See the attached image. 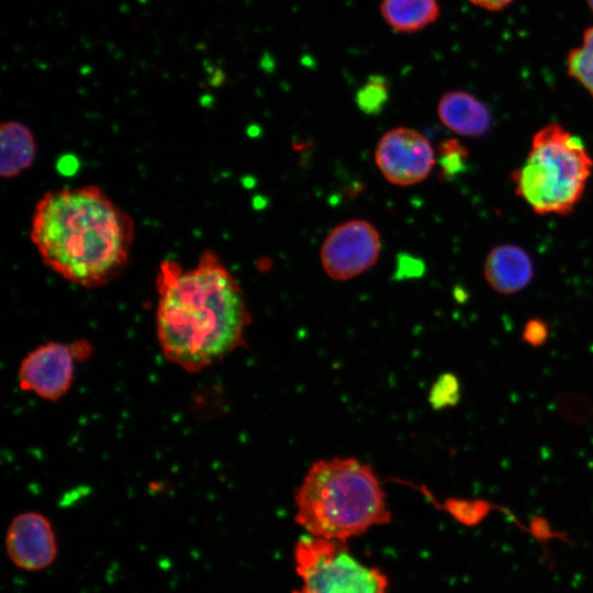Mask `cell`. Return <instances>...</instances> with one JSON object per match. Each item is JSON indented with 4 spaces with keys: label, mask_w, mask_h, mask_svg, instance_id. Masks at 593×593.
Masks as SVG:
<instances>
[{
    "label": "cell",
    "mask_w": 593,
    "mask_h": 593,
    "mask_svg": "<svg viewBox=\"0 0 593 593\" xmlns=\"http://www.w3.org/2000/svg\"><path fill=\"white\" fill-rule=\"evenodd\" d=\"M440 122L462 136H480L491 126L488 108L472 94L462 90L445 93L437 105Z\"/></svg>",
    "instance_id": "11"
},
{
    "label": "cell",
    "mask_w": 593,
    "mask_h": 593,
    "mask_svg": "<svg viewBox=\"0 0 593 593\" xmlns=\"http://www.w3.org/2000/svg\"><path fill=\"white\" fill-rule=\"evenodd\" d=\"M2 178L11 179L32 167L36 143L32 131L16 121L3 122L0 130Z\"/></svg>",
    "instance_id": "12"
},
{
    "label": "cell",
    "mask_w": 593,
    "mask_h": 593,
    "mask_svg": "<svg viewBox=\"0 0 593 593\" xmlns=\"http://www.w3.org/2000/svg\"><path fill=\"white\" fill-rule=\"evenodd\" d=\"M156 334L170 362L197 372L245 345L251 322L238 281L211 249L183 268L174 259L159 264Z\"/></svg>",
    "instance_id": "1"
},
{
    "label": "cell",
    "mask_w": 593,
    "mask_h": 593,
    "mask_svg": "<svg viewBox=\"0 0 593 593\" xmlns=\"http://www.w3.org/2000/svg\"><path fill=\"white\" fill-rule=\"evenodd\" d=\"M445 508L460 524L473 527L489 516L493 504L484 500L449 499L445 503Z\"/></svg>",
    "instance_id": "15"
},
{
    "label": "cell",
    "mask_w": 593,
    "mask_h": 593,
    "mask_svg": "<svg viewBox=\"0 0 593 593\" xmlns=\"http://www.w3.org/2000/svg\"><path fill=\"white\" fill-rule=\"evenodd\" d=\"M548 336V325L541 318H530L524 326L523 339L534 348L545 345Z\"/></svg>",
    "instance_id": "20"
},
{
    "label": "cell",
    "mask_w": 593,
    "mask_h": 593,
    "mask_svg": "<svg viewBox=\"0 0 593 593\" xmlns=\"http://www.w3.org/2000/svg\"><path fill=\"white\" fill-rule=\"evenodd\" d=\"M529 532L539 541H546L559 535L551 529L545 518L538 516L532 519Z\"/></svg>",
    "instance_id": "21"
},
{
    "label": "cell",
    "mask_w": 593,
    "mask_h": 593,
    "mask_svg": "<svg viewBox=\"0 0 593 593\" xmlns=\"http://www.w3.org/2000/svg\"><path fill=\"white\" fill-rule=\"evenodd\" d=\"M379 10L392 30L407 34L433 24L440 13L438 0H381Z\"/></svg>",
    "instance_id": "13"
},
{
    "label": "cell",
    "mask_w": 593,
    "mask_h": 593,
    "mask_svg": "<svg viewBox=\"0 0 593 593\" xmlns=\"http://www.w3.org/2000/svg\"><path fill=\"white\" fill-rule=\"evenodd\" d=\"M592 169L582 141L551 123L536 132L525 163L512 178L516 193L536 213L566 215L581 200Z\"/></svg>",
    "instance_id": "4"
},
{
    "label": "cell",
    "mask_w": 593,
    "mask_h": 593,
    "mask_svg": "<svg viewBox=\"0 0 593 593\" xmlns=\"http://www.w3.org/2000/svg\"><path fill=\"white\" fill-rule=\"evenodd\" d=\"M299 525L313 536L346 542L391 521L381 483L356 458L314 462L295 493Z\"/></svg>",
    "instance_id": "3"
},
{
    "label": "cell",
    "mask_w": 593,
    "mask_h": 593,
    "mask_svg": "<svg viewBox=\"0 0 593 593\" xmlns=\"http://www.w3.org/2000/svg\"><path fill=\"white\" fill-rule=\"evenodd\" d=\"M482 9L496 11L508 5L513 0H468Z\"/></svg>",
    "instance_id": "22"
},
{
    "label": "cell",
    "mask_w": 593,
    "mask_h": 593,
    "mask_svg": "<svg viewBox=\"0 0 593 593\" xmlns=\"http://www.w3.org/2000/svg\"><path fill=\"white\" fill-rule=\"evenodd\" d=\"M460 399V383L452 373L438 377L429 392V403L435 410L454 406Z\"/></svg>",
    "instance_id": "18"
},
{
    "label": "cell",
    "mask_w": 593,
    "mask_h": 593,
    "mask_svg": "<svg viewBox=\"0 0 593 593\" xmlns=\"http://www.w3.org/2000/svg\"><path fill=\"white\" fill-rule=\"evenodd\" d=\"M567 70L593 97V26L585 30L581 47L568 54Z\"/></svg>",
    "instance_id": "14"
},
{
    "label": "cell",
    "mask_w": 593,
    "mask_h": 593,
    "mask_svg": "<svg viewBox=\"0 0 593 593\" xmlns=\"http://www.w3.org/2000/svg\"><path fill=\"white\" fill-rule=\"evenodd\" d=\"M483 275L493 290L502 294H513L530 283L534 266L523 248L510 244L499 245L488 254Z\"/></svg>",
    "instance_id": "10"
},
{
    "label": "cell",
    "mask_w": 593,
    "mask_h": 593,
    "mask_svg": "<svg viewBox=\"0 0 593 593\" xmlns=\"http://www.w3.org/2000/svg\"><path fill=\"white\" fill-rule=\"evenodd\" d=\"M30 239L43 264L85 289L114 281L130 261L133 217L99 186L46 191L35 203Z\"/></svg>",
    "instance_id": "2"
},
{
    "label": "cell",
    "mask_w": 593,
    "mask_h": 593,
    "mask_svg": "<svg viewBox=\"0 0 593 593\" xmlns=\"http://www.w3.org/2000/svg\"><path fill=\"white\" fill-rule=\"evenodd\" d=\"M557 407L564 419L573 424H585L593 416V403L583 394L560 393L556 399Z\"/></svg>",
    "instance_id": "16"
},
{
    "label": "cell",
    "mask_w": 593,
    "mask_h": 593,
    "mask_svg": "<svg viewBox=\"0 0 593 593\" xmlns=\"http://www.w3.org/2000/svg\"><path fill=\"white\" fill-rule=\"evenodd\" d=\"M374 161L390 183L406 187L428 177L435 165V153L424 134L400 126L381 136Z\"/></svg>",
    "instance_id": "7"
},
{
    "label": "cell",
    "mask_w": 593,
    "mask_h": 593,
    "mask_svg": "<svg viewBox=\"0 0 593 593\" xmlns=\"http://www.w3.org/2000/svg\"><path fill=\"white\" fill-rule=\"evenodd\" d=\"M588 4H589L591 11L593 12V0H588Z\"/></svg>",
    "instance_id": "23"
},
{
    "label": "cell",
    "mask_w": 593,
    "mask_h": 593,
    "mask_svg": "<svg viewBox=\"0 0 593 593\" xmlns=\"http://www.w3.org/2000/svg\"><path fill=\"white\" fill-rule=\"evenodd\" d=\"M9 559L25 571H41L56 559L58 546L51 522L41 513L23 512L10 523L5 534Z\"/></svg>",
    "instance_id": "9"
},
{
    "label": "cell",
    "mask_w": 593,
    "mask_h": 593,
    "mask_svg": "<svg viewBox=\"0 0 593 593\" xmlns=\"http://www.w3.org/2000/svg\"><path fill=\"white\" fill-rule=\"evenodd\" d=\"M440 164L446 176H452L466 167L467 150L456 139H449L440 145Z\"/></svg>",
    "instance_id": "19"
},
{
    "label": "cell",
    "mask_w": 593,
    "mask_h": 593,
    "mask_svg": "<svg viewBox=\"0 0 593 593\" xmlns=\"http://www.w3.org/2000/svg\"><path fill=\"white\" fill-rule=\"evenodd\" d=\"M381 237L365 220H349L334 227L321 247V262L326 275L338 281L353 279L378 260Z\"/></svg>",
    "instance_id": "6"
},
{
    "label": "cell",
    "mask_w": 593,
    "mask_h": 593,
    "mask_svg": "<svg viewBox=\"0 0 593 593\" xmlns=\"http://www.w3.org/2000/svg\"><path fill=\"white\" fill-rule=\"evenodd\" d=\"M388 92L387 80L378 75L371 76L358 90L356 101L363 112L369 114L379 113L387 102Z\"/></svg>",
    "instance_id": "17"
},
{
    "label": "cell",
    "mask_w": 593,
    "mask_h": 593,
    "mask_svg": "<svg viewBox=\"0 0 593 593\" xmlns=\"http://www.w3.org/2000/svg\"><path fill=\"white\" fill-rule=\"evenodd\" d=\"M75 343L47 342L26 354L18 370L20 388L47 401H58L70 389L77 359Z\"/></svg>",
    "instance_id": "8"
},
{
    "label": "cell",
    "mask_w": 593,
    "mask_h": 593,
    "mask_svg": "<svg viewBox=\"0 0 593 593\" xmlns=\"http://www.w3.org/2000/svg\"><path fill=\"white\" fill-rule=\"evenodd\" d=\"M294 562L303 585L293 593H387L388 579L362 564L346 542L310 535L294 548Z\"/></svg>",
    "instance_id": "5"
}]
</instances>
